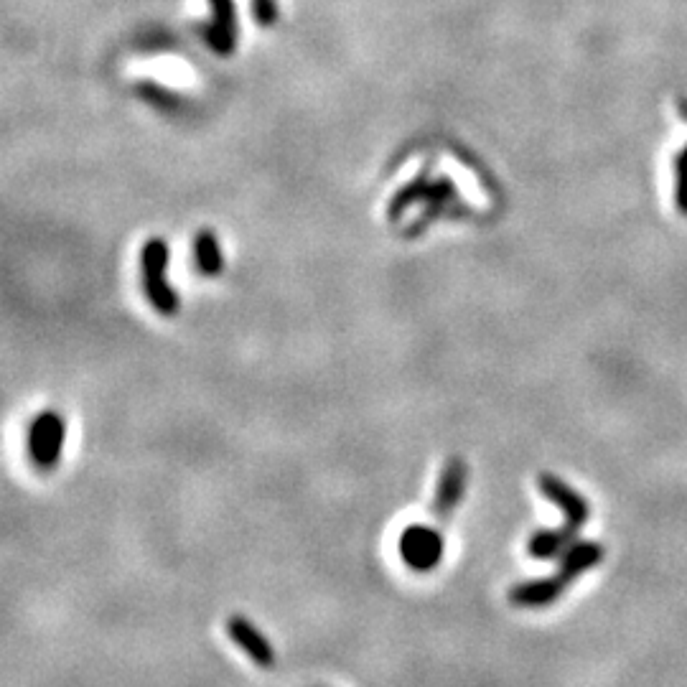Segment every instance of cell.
<instances>
[{"instance_id":"cell-4","label":"cell","mask_w":687,"mask_h":687,"mask_svg":"<svg viewBox=\"0 0 687 687\" xmlns=\"http://www.w3.org/2000/svg\"><path fill=\"white\" fill-rule=\"evenodd\" d=\"M537 486H540L542 497L548 499V502H553L555 507L563 512L565 525L573 532H578L588 520H591V504H588L586 499H583V494H578L573 486L565 484L560 476L540 474Z\"/></svg>"},{"instance_id":"cell-15","label":"cell","mask_w":687,"mask_h":687,"mask_svg":"<svg viewBox=\"0 0 687 687\" xmlns=\"http://www.w3.org/2000/svg\"><path fill=\"white\" fill-rule=\"evenodd\" d=\"M255 16L260 23H273L275 21L273 0H255Z\"/></svg>"},{"instance_id":"cell-7","label":"cell","mask_w":687,"mask_h":687,"mask_svg":"<svg viewBox=\"0 0 687 687\" xmlns=\"http://www.w3.org/2000/svg\"><path fill=\"white\" fill-rule=\"evenodd\" d=\"M570 583L563 576L535 578V581H522L514 588H509V601L520 609H542V606L553 604L565 593Z\"/></svg>"},{"instance_id":"cell-12","label":"cell","mask_w":687,"mask_h":687,"mask_svg":"<svg viewBox=\"0 0 687 687\" xmlns=\"http://www.w3.org/2000/svg\"><path fill=\"white\" fill-rule=\"evenodd\" d=\"M214 23L209 28V41L217 51H229L235 44V8L232 0H212Z\"/></svg>"},{"instance_id":"cell-5","label":"cell","mask_w":687,"mask_h":687,"mask_svg":"<svg viewBox=\"0 0 687 687\" xmlns=\"http://www.w3.org/2000/svg\"><path fill=\"white\" fill-rule=\"evenodd\" d=\"M466 489V464L458 456L448 458L441 471V479L436 486V497H433V514L441 522H448L461 504Z\"/></svg>"},{"instance_id":"cell-11","label":"cell","mask_w":687,"mask_h":687,"mask_svg":"<svg viewBox=\"0 0 687 687\" xmlns=\"http://www.w3.org/2000/svg\"><path fill=\"white\" fill-rule=\"evenodd\" d=\"M194 260L199 273L207 278H217L224 270V257L219 250V240L212 229H202L194 240Z\"/></svg>"},{"instance_id":"cell-8","label":"cell","mask_w":687,"mask_h":687,"mask_svg":"<svg viewBox=\"0 0 687 687\" xmlns=\"http://www.w3.org/2000/svg\"><path fill=\"white\" fill-rule=\"evenodd\" d=\"M456 202H458V191H456V186H453V181L448 179V176H438L436 181H431V186H428V191H425V196H423V204H425L423 214H420L418 222H415L405 235H410V237L420 235V232H423V229L438 217V214L451 212V207Z\"/></svg>"},{"instance_id":"cell-9","label":"cell","mask_w":687,"mask_h":687,"mask_svg":"<svg viewBox=\"0 0 687 687\" xmlns=\"http://www.w3.org/2000/svg\"><path fill=\"white\" fill-rule=\"evenodd\" d=\"M604 560V545L596 540H573L565 548V553L560 555V568L558 573L568 583L576 581L578 576H583L586 570L596 568L598 563Z\"/></svg>"},{"instance_id":"cell-1","label":"cell","mask_w":687,"mask_h":687,"mask_svg":"<svg viewBox=\"0 0 687 687\" xmlns=\"http://www.w3.org/2000/svg\"><path fill=\"white\" fill-rule=\"evenodd\" d=\"M168 260H171V250H168L166 240L161 237H151L140 250V273H143V288L161 316H174L179 311V293L168 283Z\"/></svg>"},{"instance_id":"cell-6","label":"cell","mask_w":687,"mask_h":687,"mask_svg":"<svg viewBox=\"0 0 687 687\" xmlns=\"http://www.w3.org/2000/svg\"><path fill=\"white\" fill-rule=\"evenodd\" d=\"M227 634L257 667L268 670V667L275 665L273 644H270V639L265 637L263 632H257V626L252 624L250 619H245V616H232V619L227 621Z\"/></svg>"},{"instance_id":"cell-14","label":"cell","mask_w":687,"mask_h":687,"mask_svg":"<svg viewBox=\"0 0 687 687\" xmlns=\"http://www.w3.org/2000/svg\"><path fill=\"white\" fill-rule=\"evenodd\" d=\"M675 204L682 214H687V148L677 156V186Z\"/></svg>"},{"instance_id":"cell-2","label":"cell","mask_w":687,"mask_h":687,"mask_svg":"<svg viewBox=\"0 0 687 687\" xmlns=\"http://www.w3.org/2000/svg\"><path fill=\"white\" fill-rule=\"evenodd\" d=\"M67 423L56 410H44L28 428V456L39 471H54L64 451Z\"/></svg>"},{"instance_id":"cell-13","label":"cell","mask_w":687,"mask_h":687,"mask_svg":"<svg viewBox=\"0 0 687 687\" xmlns=\"http://www.w3.org/2000/svg\"><path fill=\"white\" fill-rule=\"evenodd\" d=\"M428 186H431V174H428V171H423L420 176H415V179L410 181L408 186H403V189L392 196L390 207H387V217H390L392 222H397V219L408 212V207H413L415 202H423V196H425V191H428Z\"/></svg>"},{"instance_id":"cell-3","label":"cell","mask_w":687,"mask_h":687,"mask_svg":"<svg viewBox=\"0 0 687 687\" xmlns=\"http://www.w3.org/2000/svg\"><path fill=\"white\" fill-rule=\"evenodd\" d=\"M400 558L415 573H431L443 558V535L428 525H413L400 535Z\"/></svg>"},{"instance_id":"cell-10","label":"cell","mask_w":687,"mask_h":687,"mask_svg":"<svg viewBox=\"0 0 687 687\" xmlns=\"http://www.w3.org/2000/svg\"><path fill=\"white\" fill-rule=\"evenodd\" d=\"M576 535L578 532L570 530L568 525H563L560 530H537L527 540V553L535 560H553L565 553V548L576 540Z\"/></svg>"}]
</instances>
